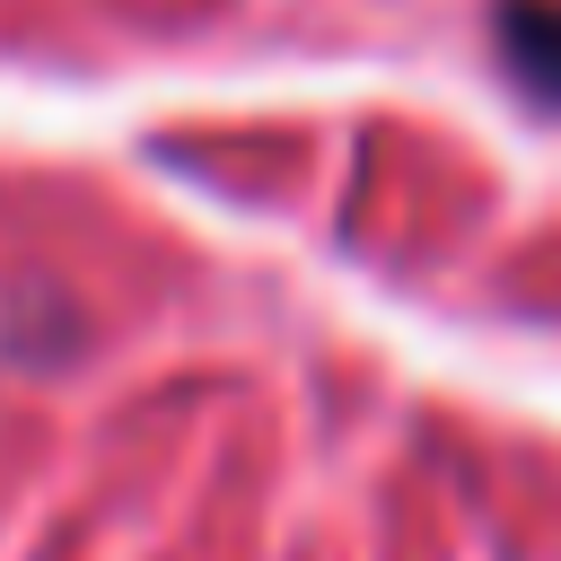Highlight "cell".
I'll use <instances>...</instances> for the list:
<instances>
[{"mask_svg":"<svg viewBox=\"0 0 561 561\" xmlns=\"http://www.w3.org/2000/svg\"><path fill=\"white\" fill-rule=\"evenodd\" d=\"M491 44L508 88L561 114V0H491Z\"/></svg>","mask_w":561,"mask_h":561,"instance_id":"cell-1","label":"cell"}]
</instances>
